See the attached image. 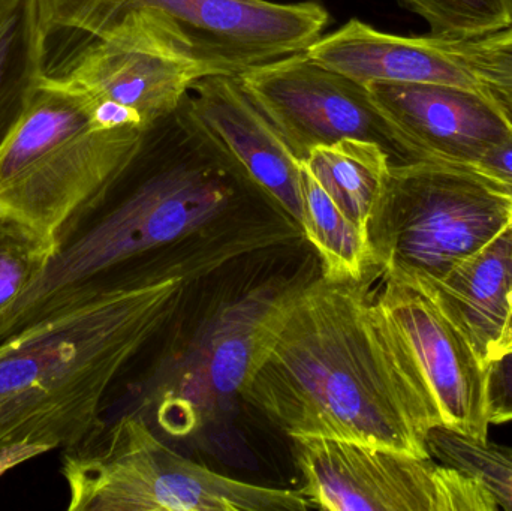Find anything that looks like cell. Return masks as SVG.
<instances>
[{"mask_svg":"<svg viewBox=\"0 0 512 511\" xmlns=\"http://www.w3.org/2000/svg\"><path fill=\"white\" fill-rule=\"evenodd\" d=\"M273 209L183 102L144 131L107 198L60 237L0 323V341L87 291L173 275L201 279L277 246V231L258 218Z\"/></svg>","mask_w":512,"mask_h":511,"instance_id":"obj_1","label":"cell"},{"mask_svg":"<svg viewBox=\"0 0 512 511\" xmlns=\"http://www.w3.org/2000/svg\"><path fill=\"white\" fill-rule=\"evenodd\" d=\"M375 279L313 276L298 291L243 401L289 438H324L430 458L441 417Z\"/></svg>","mask_w":512,"mask_h":511,"instance_id":"obj_2","label":"cell"},{"mask_svg":"<svg viewBox=\"0 0 512 511\" xmlns=\"http://www.w3.org/2000/svg\"><path fill=\"white\" fill-rule=\"evenodd\" d=\"M195 279L113 284L75 297L0 341V452L68 450L102 431L128 363L173 323Z\"/></svg>","mask_w":512,"mask_h":511,"instance_id":"obj_3","label":"cell"},{"mask_svg":"<svg viewBox=\"0 0 512 511\" xmlns=\"http://www.w3.org/2000/svg\"><path fill=\"white\" fill-rule=\"evenodd\" d=\"M27 59L44 60L57 29L102 39L134 33L194 60L210 75L306 51L330 24L318 2L270 0H26Z\"/></svg>","mask_w":512,"mask_h":511,"instance_id":"obj_4","label":"cell"},{"mask_svg":"<svg viewBox=\"0 0 512 511\" xmlns=\"http://www.w3.org/2000/svg\"><path fill=\"white\" fill-rule=\"evenodd\" d=\"M143 129H105L90 101L29 75L23 105L0 140V216L56 248L128 170Z\"/></svg>","mask_w":512,"mask_h":511,"instance_id":"obj_5","label":"cell"},{"mask_svg":"<svg viewBox=\"0 0 512 511\" xmlns=\"http://www.w3.org/2000/svg\"><path fill=\"white\" fill-rule=\"evenodd\" d=\"M313 276L276 275L201 309L138 383L131 413L188 438L243 399L283 320Z\"/></svg>","mask_w":512,"mask_h":511,"instance_id":"obj_6","label":"cell"},{"mask_svg":"<svg viewBox=\"0 0 512 511\" xmlns=\"http://www.w3.org/2000/svg\"><path fill=\"white\" fill-rule=\"evenodd\" d=\"M71 511H306L300 489L233 479L171 449L138 414L65 450Z\"/></svg>","mask_w":512,"mask_h":511,"instance_id":"obj_7","label":"cell"},{"mask_svg":"<svg viewBox=\"0 0 512 511\" xmlns=\"http://www.w3.org/2000/svg\"><path fill=\"white\" fill-rule=\"evenodd\" d=\"M512 222V197L474 168L438 161L391 164L370 225L376 278L438 281Z\"/></svg>","mask_w":512,"mask_h":511,"instance_id":"obj_8","label":"cell"},{"mask_svg":"<svg viewBox=\"0 0 512 511\" xmlns=\"http://www.w3.org/2000/svg\"><path fill=\"white\" fill-rule=\"evenodd\" d=\"M301 494L331 511H496L486 489L432 456L324 438H292Z\"/></svg>","mask_w":512,"mask_h":511,"instance_id":"obj_9","label":"cell"},{"mask_svg":"<svg viewBox=\"0 0 512 511\" xmlns=\"http://www.w3.org/2000/svg\"><path fill=\"white\" fill-rule=\"evenodd\" d=\"M237 78L300 161L315 147L361 140L381 146L393 164L414 162L366 86L319 65L306 51L252 66Z\"/></svg>","mask_w":512,"mask_h":511,"instance_id":"obj_10","label":"cell"},{"mask_svg":"<svg viewBox=\"0 0 512 511\" xmlns=\"http://www.w3.org/2000/svg\"><path fill=\"white\" fill-rule=\"evenodd\" d=\"M379 278L376 299L405 341L441 426L489 440L486 371L468 339L417 284L394 273Z\"/></svg>","mask_w":512,"mask_h":511,"instance_id":"obj_11","label":"cell"},{"mask_svg":"<svg viewBox=\"0 0 512 511\" xmlns=\"http://www.w3.org/2000/svg\"><path fill=\"white\" fill-rule=\"evenodd\" d=\"M29 75L92 101L125 105L140 114L146 129L179 110L192 86L210 77L194 60L132 33L93 39L60 71Z\"/></svg>","mask_w":512,"mask_h":511,"instance_id":"obj_12","label":"cell"},{"mask_svg":"<svg viewBox=\"0 0 512 511\" xmlns=\"http://www.w3.org/2000/svg\"><path fill=\"white\" fill-rule=\"evenodd\" d=\"M399 132L412 161L474 167L487 150L512 135L495 102L481 89L442 83L364 84Z\"/></svg>","mask_w":512,"mask_h":511,"instance_id":"obj_13","label":"cell"},{"mask_svg":"<svg viewBox=\"0 0 512 511\" xmlns=\"http://www.w3.org/2000/svg\"><path fill=\"white\" fill-rule=\"evenodd\" d=\"M185 107L249 182L300 227V159L246 95L237 75L201 78L192 86Z\"/></svg>","mask_w":512,"mask_h":511,"instance_id":"obj_14","label":"cell"},{"mask_svg":"<svg viewBox=\"0 0 512 511\" xmlns=\"http://www.w3.org/2000/svg\"><path fill=\"white\" fill-rule=\"evenodd\" d=\"M306 53L360 84L442 83L480 89L474 75L448 53L444 39L393 35L357 18L319 36Z\"/></svg>","mask_w":512,"mask_h":511,"instance_id":"obj_15","label":"cell"},{"mask_svg":"<svg viewBox=\"0 0 512 511\" xmlns=\"http://www.w3.org/2000/svg\"><path fill=\"white\" fill-rule=\"evenodd\" d=\"M403 278L426 291L486 365L495 356L512 311V222L444 278Z\"/></svg>","mask_w":512,"mask_h":511,"instance_id":"obj_16","label":"cell"},{"mask_svg":"<svg viewBox=\"0 0 512 511\" xmlns=\"http://www.w3.org/2000/svg\"><path fill=\"white\" fill-rule=\"evenodd\" d=\"M301 164L331 200L369 233L393 164L388 153L370 141L342 140L315 147Z\"/></svg>","mask_w":512,"mask_h":511,"instance_id":"obj_17","label":"cell"},{"mask_svg":"<svg viewBox=\"0 0 512 511\" xmlns=\"http://www.w3.org/2000/svg\"><path fill=\"white\" fill-rule=\"evenodd\" d=\"M300 167V228L318 255L319 275L333 281L376 279L369 233L331 200L301 161Z\"/></svg>","mask_w":512,"mask_h":511,"instance_id":"obj_18","label":"cell"},{"mask_svg":"<svg viewBox=\"0 0 512 511\" xmlns=\"http://www.w3.org/2000/svg\"><path fill=\"white\" fill-rule=\"evenodd\" d=\"M427 449L436 461L477 480L499 510L512 511V446L435 426L427 435Z\"/></svg>","mask_w":512,"mask_h":511,"instance_id":"obj_19","label":"cell"},{"mask_svg":"<svg viewBox=\"0 0 512 511\" xmlns=\"http://www.w3.org/2000/svg\"><path fill=\"white\" fill-rule=\"evenodd\" d=\"M426 20L430 36L475 41L512 26V0H400Z\"/></svg>","mask_w":512,"mask_h":511,"instance_id":"obj_20","label":"cell"},{"mask_svg":"<svg viewBox=\"0 0 512 511\" xmlns=\"http://www.w3.org/2000/svg\"><path fill=\"white\" fill-rule=\"evenodd\" d=\"M53 251V243L0 216V323L41 275Z\"/></svg>","mask_w":512,"mask_h":511,"instance_id":"obj_21","label":"cell"},{"mask_svg":"<svg viewBox=\"0 0 512 511\" xmlns=\"http://www.w3.org/2000/svg\"><path fill=\"white\" fill-rule=\"evenodd\" d=\"M444 44L448 53L474 75L512 128V36L499 32L475 41L444 39Z\"/></svg>","mask_w":512,"mask_h":511,"instance_id":"obj_22","label":"cell"},{"mask_svg":"<svg viewBox=\"0 0 512 511\" xmlns=\"http://www.w3.org/2000/svg\"><path fill=\"white\" fill-rule=\"evenodd\" d=\"M484 371L487 420L490 425L512 422V350L493 356Z\"/></svg>","mask_w":512,"mask_h":511,"instance_id":"obj_23","label":"cell"},{"mask_svg":"<svg viewBox=\"0 0 512 511\" xmlns=\"http://www.w3.org/2000/svg\"><path fill=\"white\" fill-rule=\"evenodd\" d=\"M472 168L512 197V135L487 150Z\"/></svg>","mask_w":512,"mask_h":511,"instance_id":"obj_24","label":"cell"},{"mask_svg":"<svg viewBox=\"0 0 512 511\" xmlns=\"http://www.w3.org/2000/svg\"><path fill=\"white\" fill-rule=\"evenodd\" d=\"M18 12H9V14L0 15V84H2L3 75H5L6 63H8L9 54H11L12 44L18 30Z\"/></svg>","mask_w":512,"mask_h":511,"instance_id":"obj_25","label":"cell"},{"mask_svg":"<svg viewBox=\"0 0 512 511\" xmlns=\"http://www.w3.org/2000/svg\"><path fill=\"white\" fill-rule=\"evenodd\" d=\"M512 350V311L510 320H508L507 327H505L504 335H502L501 341H499L498 348H496V354L504 353V351Z\"/></svg>","mask_w":512,"mask_h":511,"instance_id":"obj_26","label":"cell"},{"mask_svg":"<svg viewBox=\"0 0 512 511\" xmlns=\"http://www.w3.org/2000/svg\"><path fill=\"white\" fill-rule=\"evenodd\" d=\"M26 3V0H0V15L9 12H18V9Z\"/></svg>","mask_w":512,"mask_h":511,"instance_id":"obj_27","label":"cell"},{"mask_svg":"<svg viewBox=\"0 0 512 511\" xmlns=\"http://www.w3.org/2000/svg\"><path fill=\"white\" fill-rule=\"evenodd\" d=\"M504 33H507V35L512 36V26L510 27V29L504 30Z\"/></svg>","mask_w":512,"mask_h":511,"instance_id":"obj_28","label":"cell"}]
</instances>
